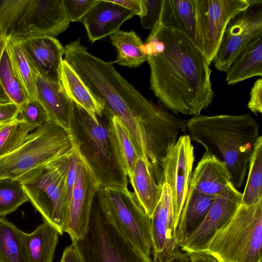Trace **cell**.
<instances>
[{
    "label": "cell",
    "instance_id": "6da1fadb",
    "mask_svg": "<svg viewBox=\"0 0 262 262\" xmlns=\"http://www.w3.org/2000/svg\"><path fill=\"white\" fill-rule=\"evenodd\" d=\"M159 34L165 48L161 53L148 56L150 89L173 113L200 115L214 96L209 65L184 33L162 26Z\"/></svg>",
    "mask_w": 262,
    "mask_h": 262
},
{
    "label": "cell",
    "instance_id": "7a4b0ae2",
    "mask_svg": "<svg viewBox=\"0 0 262 262\" xmlns=\"http://www.w3.org/2000/svg\"><path fill=\"white\" fill-rule=\"evenodd\" d=\"M65 60L104 110L118 118L140 144L157 131L163 107L144 97L116 71L114 62L90 54L78 39L64 47Z\"/></svg>",
    "mask_w": 262,
    "mask_h": 262
},
{
    "label": "cell",
    "instance_id": "3957f363",
    "mask_svg": "<svg viewBox=\"0 0 262 262\" xmlns=\"http://www.w3.org/2000/svg\"><path fill=\"white\" fill-rule=\"evenodd\" d=\"M191 140L224 163L234 187L243 184L249 161L259 135V125L249 114L195 116L187 120Z\"/></svg>",
    "mask_w": 262,
    "mask_h": 262
},
{
    "label": "cell",
    "instance_id": "277c9868",
    "mask_svg": "<svg viewBox=\"0 0 262 262\" xmlns=\"http://www.w3.org/2000/svg\"><path fill=\"white\" fill-rule=\"evenodd\" d=\"M72 102L69 130L78 151L100 187H126L128 180L114 133L112 117L103 110L95 121Z\"/></svg>",
    "mask_w": 262,
    "mask_h": 262
},
{
    "label": "cell",
    "instance_id": "5b68a950",
    "mask_svg": "<svg viewBox=\"0 0 262 262\" xmlns=\"http://www.w3.org/2000/svg\"><path fill=\"white\" fill-rule=\"evenodd\" d=\"M76 147V145H75ZM74 149L18 178L36 211L62 235L66 228L71 195L67 175Z\"/></svg>",
    "mask_w": 262,
    "mask_h": 262
},
{
    "label": "cell",
    "instance_id": "8992f818",
    "mask_svg": "<svg viewBox=\"0 0 262 262\" xmlns=\"http://www.w3.org/2000/svg\"><path fill=\"white\" fill-rule=\"evenodd\" d=\"M75 147L70 130L49 120L29 134L18 148L0 157V180H17L68 154Z\"/></svg>",
    "mask_w": 262,
    "mask_h": 262
},
{
    "label": "cell",
    "instance_id": "52a82bcc",
    "mask_svg": "<svg viewBox=\"0 0 262 262\" xmlns=\"http://www.w3.org/2000/svg\"><path fill=\"white\" fill-rule=\"evenodd\" d=\"M207 251L224 262L262 261V200L251 206L241 204Z\"/></svg>",
    "mask_w": 262,
    "mask_h": 262
},
{
    "label": "cell",
    "instance_id": "ba28073f",
    "mask_svg": "<svg viewBox=\"0 0 262 262\" xmlns=\"http://www.w3.org/2000/svg\"><path fill=\"white\" fill-rule=\"evenodd\" d=\"M97 201L102 211L136 248L151 258L150 218L134 192L126 187H100Z\"/></svg>",
    "mask_w": 262,
    "mask_h": 262
},
{
    "label": "cell",
    "instance_id": "9c48e42d",
    "mask_svg": "<svg viewBox=\"0 0 262 262\" xmlns=\"http://www.w3.org/2000/svg\"><path fill=\"white\" fill-rule=\"evenodd\" d=\"M73 242L85 262H152L118 230L96 198L85 236Z\"/></svg>",
    "mask_w": 262,
    "mask_h": 262
},
{
    "label": "cell",
    "instance_id": "30bf717a",
    "mask_svg": "<svg viewBox=\"0 0 262 262\" xmlns=\"http://www.w3.org/2000/svg\"><path fill=\"white\" fill-rule=\"evenodd\" d=\"M194 43L210 66L228 21L246 9L249 0H195Z\"/></svg>",
    "mask_w": 262,
    "mask_h": 262
},
{
    "label": "cell",
    "instance_id": "8fae6325",
    "mask_svg": "<svg viewBox=\"0 0 262 262\" xmlns=\"http://www.w3.org/2000/svg\"><path fill=\"white\" fill-rule=\"evenodd\" d=\"M62 0H26L6 39L55 37L70 25Z\"/></svg>",
    "mask_w": 262,
    "mask_h": 262
},
{
    "label": "cell",
    "instance_id": "7c38bea8",
    "mask_svg": "<svg viewBox=\"0 0 262 262\" xmlns=\"http://www.w3.org/2000/svg\"><path fill=\"white\" fill-rule=\"evenodd\" d=\"M249 6L228 21L212 60L217 70L226 72L256 37L262 35V0H249Z\"/></svg>",
    "mask_w": 262,
    "mask_h": 262
},
{
    "label": "cell",
    "instance_id": "4fadbf2b",
    "mask_svg": "<svg viewBox=\"0 0 262 262\" xmlns=\"http://www.w3.org/2000/svg\"><path fill=\"white\" fill-rule=\"evenodd\" d=\"M194 162V147L188 135L180 136L161 162L163 182L170 188L177 229L189 187Z\"/></svg>",
    "mask_w": 262,
    "mask_h": 262
},
{
    "label": "cell",
    "instance_id": "5bb4252c",
    "mask_svg": "<svg viewBox=\"0 0 262 262\" xmlns=\"http://www.w3.org/2000/svg\"><path fill=\"white\" fill-rule=\"evenodd\" d=\"M100 187L99 182L77 149L75 180L65 230L72 241L80 240L85 236Z\"/></svg>",
    "mask_w": 262,
    "mask_h": 262
},
{
    "label": "cell",
    "instance_id": "9a60e30c",
    "mask_svg": "<svg viewBox=\"0 0 262 262\" xmlns=\"http://www.w3.org/2000/svg\"><path fill=\"white\" fill-rule=\"evenodd\" d=\"M242 196L236 188L217 196L202 223L180 247L182 250L186 253L207 251L215 233L235 213Z\"/></svg>",
    "mask_w": 262,
    "mask_h": 262
},
{
    "label": "cell",
    "instance_id": "2e32d148",
    "mask_svg": "<svg viewBox=\"0 0 262 262\" xmlns=\"http://www.w3.org/2000/svg\"><path fill=\"white\" fill-rule=\"evenodd\" d=\"M150 223L153 257L179 250L170 190L166 183L162 184L161 198L150 217Z\"/></svg>",
    "mask_w": 262,
    "mask_h": 262
},
{
    "label": "cell",
    "instance_id": "e0dca14e",
    "mask_svg": "<svg viewBox=\"0 0 262 262\" xmlns=\"http://www.w3.org/2000/svg\"><path fill=\"white\" fill-rule=\"evenodd\" d=\"M19 41L35 72L47 79L60 82L64 47L55 37L36 36Z\"/></svg>",
    "mask_w": 262,
    "mask_h": 262
},
{
    "label": "cell",
    "instance_id": "ac0fdd59",
    "mask_svg": "<svg viewBox=\"0 0 262 262\" xmlns=\"http://www.w3.org/2000/svg\"><path fill=\"white\" fill-rule=\"evenodd\" d=\"M135 14L108 0H97L95 5L80 21L84 26L89 40L93 43L119 30Z\"/></svg>",
    "mask_w": 262,
    "mask_h": 262
},
{
    "label": "cell",
    "instance_id": "d6986e66",
    "mask_svg": "<svg viewBox=\"0 0 262 262\" xmlns=\"http://www.w3.org/2000/svg\"><path fill=\"white\" fill-rule=\"evenodd\" d=\"M189 186L215 196L235 188L225 164L206 151L192 172Z\"/></svg>",
    "mask_w": 262,
    "mask_h": 262
},
{
    "label": "cell",
    "instance_id": "ffe728a7",
    "mask_svg": "<svg viewBox=\"0 0 262 262\" xmlns=\"http://www.w3.org/2000/svg\"><path fill=\"white\" fill-rule=\"evenodd\" d=\"M34 72L36 99L46 112L49 120L69 129L72 102L61 83L51 81Z\"/></svg>",
    "mask_w": 262,
    "mask_h": 262
},
{
    "label": "cell",
    "instance_id": "44dd1931",
    "mask_svg": "<svg viewBox=\"0 0 262 262\" xmlns=\"http://www.w3.org/2000/svg\"><path fill=\"white\" fill-rule=\"evenodd\" d=\"M216 198L189 186L176 229L179 247L202 223Z\"/></svg>",
    "mask_w": 262,
    "mask_h": 262
},
{
    "label": "cell",
    "instance_id": "7402d4cb",
    "mask_svg": "<svg viewBox=\"0 0 262 262\" xmlns=\"http://www.w3.org/2000/svg\"><path fill=\"white\" fill-rule=\"evenodd\" d=\"M59 235L57 230L45 220L32 232L21 231L27 262H53Z\"/></svg>",
    "mask_w": 262,
    "mask_h": 262
},
{
    "label": "cell",
    "instance_id": "603a6c76",
    "mask_svg": "<svg viewBox=\"0 0 262 262\" xmlns=\"http://www.w3.org/2000/svg\"><path fill=\"white\" fill-rule=\"evenodd\" d=\"M129 179L138 201L150 218L161 198L162 185L157 182L143 157L137 160Z\"/></svg>",
    "mask_w": 262,
    "mask_h": 262
},
{
    "label": "cell",
    "instance_id": "cb8c5ba5",
    "mask_svg": "<svg viewBox=\"0 0 262 262\" xmlns=\"http://www.w3.org/2000/svg\"><path fill=\"white\" fill-rule=\"evenodd\" d=\"M60 82L71 100L85 110L95 120L102 115L104 108L95 99L72 67L64 59L61 63Z\"/></svg>",
    "mask_w": 262,
    "mask_h": 262
},
{
    "label": "cell",
    "instance_id": "d4e9b609",
    "mask_svg": "<svg viewBox=\"0 0 262 262\" xmlns=\"http://www.w3.org/2000/svg\"><path fill=\"white\" fill-rule=\"evenodd\" d=\"M195 16V0H163L162 25L184 33L193 42Z\"/></svg>",
    "mask_w": 262,
    "mask_h": 262
},
{
    "label": "cell",
    "instance_id": "484cf974",
    "mask_svg": "<svg viewBox=\"0 0 262 262\" xmlns=\"http://www.w3.org/2000/svg\"><path fill=\"white\" fill-rule=\"evenodd\" d=\"M226 73L228 84L262 76V35L255 38L232 63Z\"/></svg>",
    "mask_w": 262,
    "mask_h": 262
},
{
    "label": "cell",
    "instance_id": "4316f807",
    "mask_svg": "<svg viewBox=\"0 0 262 262\" xmlns=\"http://www.w3.org/2000/svg\"><path fill=\"white\" fill-rule=\"evenodd\" d=\"M110 38L118 53L114 62L129 68H136L147 60L148 56L141 50L143 43L134 31H124L119 29L110 35Z\"/></svg>",
    "mask_w": 262,
    "mask_h": 262
},
{
    "label": "cell",
    "instance_id": "83f0119b",
    "mask_svg": "<svg viewBox=\"0 0 262 262\" xmlns=\"http://www.w3.org/2000/svg\"><path fill=\"white\" fill-rule=\"evenodd\" d=\"M6 48L13 72L28 99H36L35 72L21 43L6 38Z\"/></svg>",
    "mask_w": 262,
    "mask_h": 262
},
{
    "label": "cell",
    "instance_id": "f1b7e54d",
    "mask_svg": "<svg viewBox=\"0 0 262 262\" xmlns=\"http://www.w3.org/2000/svg\"><path fill=\"white\" fill-rule=\"evenodd\" d=\"M247 183L241 204L251 206L262 200V137L256 140L249 161Z\"/></svg>",
    "mask_w": 262,
    "mask_h": 262
},
{
    "label": "cell",
    "instance_id": "f546056e",
    "mask_svg": "<svg viewBox=\"0 0 262 262\" xmlns=\"http://www.w3.org/2000/svg\"><path fill=\"white\" fill-rule=\"evenodd\" d=\"M21 232L13 223L0 216V262H27Z\"/></svg>",
    "mask_w": 262,
    "mask_h": 262
},
{
    "label": "cell",
    "instance_id": "4dcf8cb0",
    "mask_svg": "<svg viewBox=\"0 0 262 262\" xmlns=\"http://www.w3.org/2000/svg\"><path fill=\"white\" fill-rule=\"evenodd\" d=\"M0 80L7 96L20 111L28 98L13 72L6 43L0 54Z\"/></svg>",
    "mask_w": 262,
    "mask_h": 262
},
{
    "label": "cell",
    "instance_id": "1f68e13d",
    "mask_svg": "<svg viewBox=\"0 0 262 262\" xmlns=\"http://www.w3.org/2000/svg\"><path fill=\"white\" fill-rule=\"evenodd\" d=\"M112 123L121 160L129 179L133 174L137 160L141 157L129 131L120 120L113 116Z\"/></svg>",
    "mask_w": 262,
    "mask_h": 262
},
{
    "label": "cell",
    "instance_id": "d6a6232c",
    "mask_svg": "<svg viewBox=\"0 0 262 262\" xmlns=\"http://www.w3.org/2000/svg\"><path fill=\"white\" fill-rule=\"evenodd\" d=\"M35 128L18 118L13 122L0 127V157L18 148L26 140L29 133Z\"/></svg>",
    "mask_w": 262,
    "mask_h": 262
},
{
    "label": "cell",
    "instance_id": "836d02e7",
    "mask_svg": "<svg viewBox=\"0 0 262 262\" xmlns=\"http://www.w3.org/2000/svg\"><path fill=\"white\" fill-rule=\"evenodd\" d=\"M29 201L19 181L11 179L0 180V216L15 211Z\"/></svg>",
    "mask_w": 262,
    "mask_h": 262
},
{
    "label": "cell",
    "instance_id": "e575fe53",
    "mask_svg": "<svg viewBox=\"0 0 262 262\" xmlns=\"http://www.w3.org/2000/svg\"><path fill=\"white\" fill-rule=\"evenodd\" d=\"M19 118L35 128L49 120L46 112L37 99H27L19 111Z\"/></svg>",
    "mask_w": 262,
    "mask_h": 262
},
{
    "label": "cell",
    "instance_id": "d590c367",
    "mask_svg": "<svg viewBox=\"0 0 262 262\" xmlns=\"http://www.w3.org/2000/svg\"><path fill=\"white\" fill-rule=\"evenodd\" d=\"M141 25L144 29L151 30L160 20L163 0H141Z\"/></svg>",
    "mask_w": 262,
    "mask_h": 262
},
{
    "label": "cell",
    "instance_id": "8d00e7d4",
    "mask_svg": "<svg viewBox=\"0 0 262 262\" xmlns=\"http://www.w3.org/2000/svg\"><path fill=\"white\" fill-rule=\"evenodd\" d=\"M97 0H62L66 13L70 21H80L95 5Z\"/></svg>",
    "mask_w": 262,
    "mask_h": 262
},
{
    "label": "cell",
    "instance_id": "74e56055",
    "mask_svg": "<svg viewBox=\"0 0 262 262\" xmlns=\"http://www.w3.org/2000/svg\"><path fill=\"white\" fill-rule=\"evenodd\" d=\"M19 115V107L12 101L0 102V127L17 119Z\"/></svg>",
    "mask_w": 262,
    "mask_h": 262
},
{
    "label": "cell",
    "instance_id": "f35d334b",
    "mask_svg": "<svg viewBox=\"0 0 262 262\" xmlns=\"http://www.w3.org/2000/svg\"><path fill=\"white\" fill-rule=\"evenodd\" d=\"M247 106L253 113H262V78L254 82L250 93V99Z\"/></svg>",
    "mask_w": 262,
    "mask_h": 262
},
{
    "label": "cell",
    "instance_id": "ab89813d",
    "mask_svg": "<svg viewBox=\"0 0 262 262\" xmlns=\"http://www.w3.org/2000/svg\"><path fill=\"white\" fill-rule=\"evenodd\" d=\"M72 244L63 250L60 262H85L76 243Z\"/></svg>",
    "mask_w": 262,
    "mask_h": 262
},
{
    "label": "cell",
    "instance_id": "60d3db41",
    "mask_svg": "<svg viewBox=\"0 0 262 262\" xmlns=\"http://www.w3.org/2000/svg\"><path fill=\"white\" fill-rule=\"evenodd\" d=\"M152 262H189L187 253L180 250L163 256L153 257Z\"/></svg>",
    "mask_w": 262,
    "mask_h": 262
},
{
    "label": "cell",
    "instance_id": "b9f144b4",
    "mask_svg": "<svg viewBox=\"0 0 262 262\" xmlns=\"http://www.w3.org/2000/svg\"><path fill=\"white\" fill-rule=\"evenodd\" d=\"M189 262H222L217 257L208 251L187 253Z\"/></svg>",
    "mask_w": 262,
    "mask_h": 262
},
{
    "label": "cell",
    "instance_id": "7bdbcfd3",
    "mask_svg": "<svg viewBox=\"0 0 262 262\" xmlns=\"http://www.w3.org/2000/svg\"><path fill=\"white\" fill-rule=\"evenodd\" d=\"M110 2L118 5L132 11L135 15H140L142 12L141 0H108Z\"/></svg>",
    "mask_w": 262,
    "mask_h": 262
},
{
    "label": "cell",
    "instance_id": "ee69618b",
    "mask_svg": "<svg viewBox=\"0 0 262 262\" xmlns=\"http://www.w3.org/2000/svg\"><path fill=\"white\" fill-rule=\"evenodd\" d=\"M6 43V37L0 31V54ZM11 101L6 94L0 80V102Z\"/></svg>",
    "mask_w": 262,
    "mask_h": 262
},
{
    "label": "cell",
    "instance_id": "f6af8a7d",
    "mask_svg": "<svg viewBox=\"0 0 262 262\" xmlns=\"http://www.w3.org/2000/svg\"><path fill=\"white\" fill-rule=\"evenodd\" d=\"M222 261V262H224V261Z\"/></svg>",
    "mask_w": 262,
    "mask_h": 262
},
{
    "label": "cell",
    "instance_id": "bcb514c9",
    "mask_svg": "<svg viewBox=\"0 0 262 262\" xmlns=\"http://www.w3.org/2000/svg\"><path fill=\"white\" fill-rule=\"evenodd\" d=\"M260 262H262V261H260Z\"/></svg>",
    "mask_w": 262,
    "mask_h": 262
}]
</instances>
